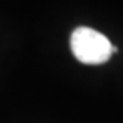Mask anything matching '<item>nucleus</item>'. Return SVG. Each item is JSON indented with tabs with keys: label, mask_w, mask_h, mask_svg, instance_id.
<instances>
[{
	"label": "nucleus",
	"mask_w": 123,
	"mask_h": 123,
	"mask_svg": "<svg viewBox=\"0 0 123 123\" xmlns=\"http://www.w3.org/2000/svg\"><path fill=\"white\" fill-rule=\"evenodd\" d=\"M70 45L76 59L89 65L107 62L114 52L111 42L99 31L89 27L76 28L70 39Z\"/></svg>",
	"instance_id": "1"
}]
</instances>
